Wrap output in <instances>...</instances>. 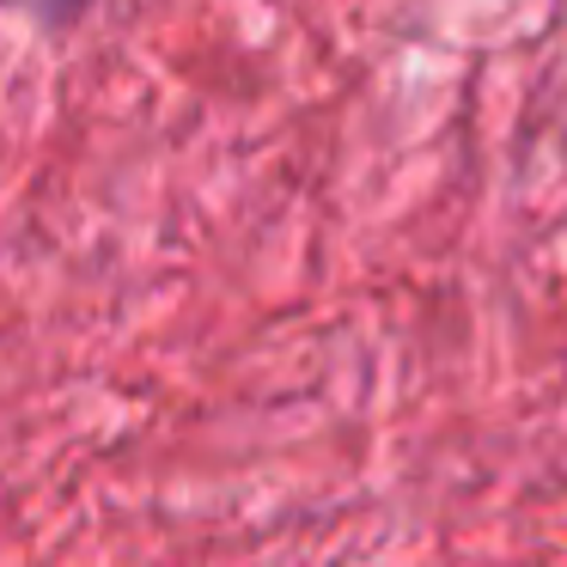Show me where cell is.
Wrapping results in <instances>:
<instances>
[{
  "instance_id": "cell-1",
  "label": "cell",
  "mask_w": 567,
  "mask_h": 567,
  "mask_svg": "<svg viewBox=\"0 0 567 567\" xmlns=\"http://www.w3.org/2000/svg\"><path fill=\"white\" fill-rule=\"evenodd\" d=\"M0 7L25 13L31 25H43V31H68V25H80V19H86L92 0H0Z\"/></svg>"
}]
</instances>
